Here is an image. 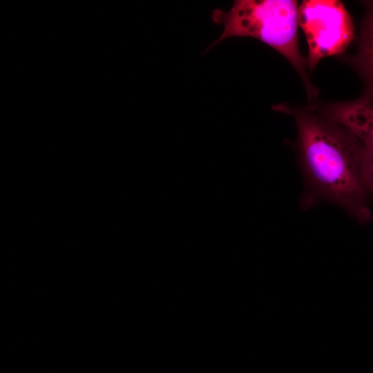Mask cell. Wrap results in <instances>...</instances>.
<instances>
[{"label":"cell","mask_w":373,"mask_h":373,"mask_svg":"<svg viewBox=\"0 0 373 373\" xmlns=\"http://www.w3.org/2000/svg\"><path fill=\"white\" fill-rule=\"evenodd\" d=\"M273 108L294 117L302 164L313 186L359 220L368 221L372 213L362 173L363 144L335 122L307 109L286 104Z\"/></svg>","instance_id":"cell-1"},{"label":"cell","mask_w":373,"mask_h":373,"mask_svg":"<svg viewBox=\"0 0 373 373\" xmlns=\"http://www.w3.org/2000/svg\"><path fill=\"white\" fill-rule=\"evenodd\" d=\"M212 19L224 29L206 51L227 37H252L259 39L283 55L293 65L303 81L309 109L313 111L316 108L318 90L310 82L306 72L307 61L298 49L299 17L296 1L238 0L227 12L214 9Z\"/></svg>","instance_id":"cell-2"},{"label":"cell","mask_w":373,"mask_h":373,"mask_svg":"<svg viewBox=\"0 0 373 373\" xmlns=\"http://www.w3.org/2000/svg\"><path fill=\"white\" fill-rule=\"evenodd\" d=\"M298 17L308 44L307 66L310 70L322 58L343 52L354 39L352 19L339 1H304Z\"/></svg>","instance_id":"cell-3"},{"label":"cell","mask_w":373,"mask_h":373,"mask_svg":"<svg viewBox=\"0 0 373 373\" xmlns=\"http://www.w3.org/2000/svg\"><path fill=\"white\" fill-rule=\"evenodd\" d=\"M326 116L356 137L364 146H373V84L352 102L334 104L325 108Z\"/></svg>","instance_id":"cell-4"},{"label":"cell","mask_w":373,"mask_h":373,"mask_svg":"<svg viewBox=\"0 0 373 373\" xmlns=\"http://www.w3.org/2000/svg\"><path fill=\"white\" fill-rule=\"evenodd\" d=\"M358 50L353 65L366 84H373V2L365 3L358 40Z\"/></svg>","instance_id":"cell-5"},{"label":"cell","mask_w":373,"mask_h":373,"mask_svg":"<svg viewBox=\"0 0 373 373\" xmlns=\"http://www.w3.org/2000/svg\"><path fill=\"white\" fill-rule=\"evenodd\" d=\"M362 173L368 191L373 193V146H364Z\"/></svg>","instance_id":"cell-6"}]
</instances>
